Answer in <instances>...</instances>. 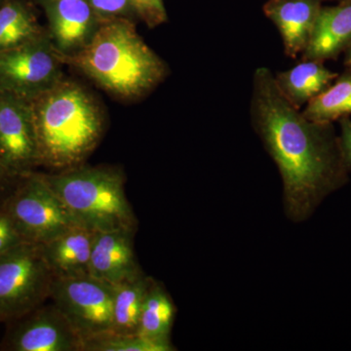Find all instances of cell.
Returning <instances> with one entry per match:
<instances>
[{"mask_svg":"<svg viewBox=\"0 0 351 351\" xmlns=\"http://www.w3.org/2000/svg\"><path fill=\"white\" fill-rule=\"evenodd\" d=\"M48 20V34L62 56L82 51L93 39L101 19L87 0H38Z\"/></svg>","mask_w":351,"mask_h":351,"instance_id":"8fae6325","label":"cell"},{"mask_svg":"<svg viewBox=\"0 0 351 351\" xmlns=\"http://www.w3.org/2000/svg\"><path fill=\"white\" fill-rule=\"evenodd\" d=\"M11 179H14V178L11 177L10 174L7 172L5 168H4L3 164H2L1 160H0V189L3 188L4 184H6L8 180Z\"/></svg>","mask_w":351,"mask_h":351,"instance_id":"484cf974","label":"cell"},{"mask_svg":"<svg viewBox=\"0 0 351 351\" xmlns=\"http://www.w3.org/2000/svg\"><path fill=\"white\" fill-rule=\"evenodd\" d=\"M323 1L339 2L341 1V0H323Z\"/></svg>","mask_w":351,"mask_h":351,"instance_id":"83f0119b","label":"cell"},{"mask_svg":"<svg viewBox=\"0 0 351 351\" xmlns=\"http://www.w3.org/2000/svg\"><path fill=\"white\" fill-rule=\"evenodd\" d=\"M40 165L75 167L101 137L100 108L77 83L62 80L32 100Z\"/></svg>","mask_w":351,"mask_h":351,"instance_id":"3957f363","label":"cell"},{"mask_svg":"<svg viewBox=\"0 0 351 351\" xmlns=\"http://www.w3.org/2000/svg\"><path fill=\"white\" fill-rule=\"evenodd\" d=\"M2 1H3V0H0V3H1Z\"/></svg>","mask_w":351,"mask_h":351,"instance_id":"f1b7e54d","label":"cell"},{"mask_svg":"<svg viewBox=\"0 0 351 351\" xmlns=\"http://www.w3.org/2000/svg\"><path fill=\"white\" fill-rule=\"evenodd\" d=\"M0 160L13 178L40 165L32 101L0 91Z\"/></svg>","mask_w":351,"mask_h":351,"instance_id":"9c48e42d","label":"cell"},{"mask_svg":"<svg viewBox=\"0 0 351 351\" xmlns=\"http://www.w3.org/2000/svg\"><path fill=\"white\" fill-rule=\"evenodd\" d=\"M138 19L147 27H156L167 22L168 15L164 0H131Z\"/></svg>","mask_w":351,"mask_h":351,"instance_id":"603a6c76","label":"cell"},{"mask_svg":"<svg viewBox=\"0 0 351 351\" xmlns=\"http://www.w3.org/2000/svg\"><path fill=\"white\" fill-rule=\"evenodd\" d=\"M83 351H171L174 348L161 345L138 334L108 332L83 343Z\"/></svg>","mask_w":351,"mask_h":351,"instance_id":"44dd1931","label":"cell"},{"mask_svg":"<svg viewBox=\"0 0 351 351\" xmlns=\"http://www.w3.org/2000/svg\"><path fill=\"white\" fill-rule=\"evenodd\" d=\"M339 121L341 126L339 138L341 154L346 168L351 172V119L350 117H345Z\"/></svg>","mask_w":351,"mask_h":351,"instance_id":"d4e9b609","label":"cell"},{"mask_svg":"<svg viewBox=\"0 0 351 351\" xmlns=\"http://www.w3.org/2000/svg\"><path fill=\"white\" fill-rule=\"evenodd\" d=\"M152 280L141 271L113 286L112 332L137 334L145 295Z\"/></svg>","mask_w":351,"mask_h":351,"instance_id":"e0dca14e","label":"cell"},{"mask_svg":"<svg viewBox=\"0 0 351 351\" xmlns=\"http://www.w3.org/2000/svg\"><path fill=\"white\" fill-rule=\"evenodd\" d=\"M351 46V0L322 6L302 60L325 63L337 60Z\"/></svg>","mask_w":351,"mask_h":351,"instance_id":"5bb4252c","label":"cell"},{"mask_svg":"<svg viewBox=\"0 0 351 351\" xmlns=\"http://www.w3.org/2000/svg\"><path fill=\"white\" fill-rule=\"evenodd\" d=\"M339 75L326 68L323 62L302 60L293 68L274 76L284 97L294 107L301 108L329 87Z\"/></svg>","mask_w":351,"mask_h":351,"instance_id":"2e32d148","label":"cell"},{"mask_svg":"<svg viewBox=\"0 0 351 351\" xmlns=\"http://www.w3.org/2000/svg\"><path fill=\"white\" fill-rule=\"evenodd\" d=\"M323 0H267L265 15L282 38L286 56L295 59L306 50L313 34Z\"/></svg>","mask_w":351,"mask_h":351,"instance_id":"4fadbf2b","label":"cell"},{"mask_svg":"<svg viewBox=\"0 0 351 351\" xmlns=\"http://www.w3.org/2000/svg\"><path fill=\"white\" fill-rule=\"evenodd\" d=\"M250 119L280 172L286 213L293 221H306L348 182L350 171L332 123L307 119L281 93L274 73L265 66L254 73Z\"/></svg>","mask_w":351,"mask_h":351,"instance_id":"6da1fadb","label":"cell"},{"mask_svg":"<svg viewBox=\"0 0 351 351\" xmlns=\"http://www.w3.org/2000/svg\"><path fill=\"white\" fill-rule=\"evenodd\" d=\"M45 178L80 226L95 232L135 230V216L119 171L73 167Z\"/></svg>","mask_w":351,"mask_h":351,"instance_id":"277c9868","label":"cell"},{"mask_svg":"<svg viewBox=\"0 0 351 351\" xmlns=\"http://www.w3.org/2000/svg\"><path fill=\"white\" fill-rule=\"evenodd\" d=\"M54 279L41 245L23 241L0 254V322L18 319L43 304Z\"/></svg>","mask_w":351,"mask_h":351,"instance_id":"8992f818","label":"cell"},{"mask_svg":"<svg viewBox=\"0 0 351 351\" xmlns=\"http://www.w3.org/2000/svg\"><path fill=\"white\" fill-rule=\"evenodd\" d=\"M302 114L307 119L332 123L351 115V71L346 69L324 91L306 104Z\"/></svg>","mask_w":351,"mask_h":351,"instance_id":"ffe728a7","label":"cell"},{"mask_svg":"<svg viewBox=\"0 0 351 351\" xmlns=\"http://www.w3.org/2000/svg\"><path fill=\"white\" fill-rule=\"evenodd\" d=\"M132 230L96 232L90 276L115 286L137 276L142 270L136 261Z\"/></svg>","mask_w":351,"mask_h":351,"instance_id":"7c38bea8","label":"cell"},{"mask_svg":"<svg viewBox=\"0 0 351 351\" xmlns=\"http://www.w3.org/2000/svg\"><path fill=\"white\" fill-rule=\"evenodd\" d=\"M101 19L126 18L135 20L138 18L131 0H87Z\"/></svg>","mask_w":351,"mask_h":351,"instance_id":"7402d4cb","label":"cell"},{"mask_svg":"<svg viewBox=\"0 0 351 351\" xmlns=\"http://www.w3.org/2000/svg\"><path fill=\"white\" fill-rule=\"evenodd\" d=\"M63 66L46 32L34 40L0 52V91L34 100L63 80Z\"/></svg>","mask_w":351,"mask_h":351,"instance_id":"52a82bcc","label":"cell"},{"mask_svg":"<svg viewBox=\"0 0 351 351\" xmlns=\"http://www.w3.org/2000/svg\"><path fill=\"white\" fill-rule=\"evenodd\" d=\"M46 32L29 2L3 0L0 3V52L34 40Z\"/></svg>","mask_w":351,"mask_h":351,"instance_id":"ac0fdd59","label":"cell"},{"mask_svg":"<svg viewBox=\"0 0 351 351\" xmlns=\"http://www.w3.org/2000/svg\"><path fill=\"white\" fill-rule=\"evenodd\" d=\"M61 56L99 86L123 99L151 93L168 75L167 64L138 36L134 21L101 19L93 39L80 52Z\"/></svg>","mask_w":351,"mask_h":351,"instance_id":"7a4b0ae2","label":"cell"},{"mask_svg":"<svg viewBox=\"0 0 351 351\" xmlns=\"http://www.w3.org/2000/svg\"><path fill=\"white\" fill-rule=\"evenodd\" d=\"M25 241L5 210L0 206V254Z\"/></svg>","mask_w":351,"mask_h":351,"instance_id":"cb8c5ba5","label":"cell"},{"mask_svg":"<svg viewBox=\"0 0 351 351\" xmlns=\"http://www.w3.org/2000/svg\"><path fill=\"white\" fill-rule=\"evenodd\" d=\"M176 315V306L170 295L161 284L152 280L141 313L137 334L171 346V332Z\"/></svg>","mask_w":351,"mask_h":351,"instance_id":"d6986e66","label":"cell"},{"mask_svg":"<svg viewBox=\"0 0 351 351\" xmlns=\"http://www.w3.org/2000/svg\"><path fill=\"white\" fill-rule=\"evenodd\" d=\"M343 54H345V60H343L345 68L348 69V71H351V46Z\"/></svg>","mask_w":351,"mask_h":351,"instance_id":"4316f807","label":"cell"},{"mask_svg":"<svg viewBox=\"0 0 351 351\" xmlns=\"http://www.w3.org/2000/svg\"><path fill=\"white\" fill-rule=\"evenodd\" d=\"M9 324L3 350L82 351V339L53 302L41 304Z\"/></svg>","mask_w":351,"mask_h":351,"instance_id":"30bf717a","label":"cell"},{"mask_svg":"<svg viewBox=\"0 0 351 351\" xmlns=\"http://www.w3.org/2000/svg\"><path fill=\"white\" fill-rule=\"evenodd\" d=\"M113 286L86 276L55 278L50 299L84 343L112 332Z\"/></svg>","mask_w":351,"mask_h":351,"instance_id":"ba28073f","label":"cell"},{"mask_svg":"<svg viewBox=\"0 0 351 351\" xmlns=\"http://www.w3.org/2000/svg\"><path fill=\"white\" fill-rule=\"evenodd\" d=\"M96 232L78 226L41 245L44 258L55 278L86 276Z\"/></svg>","mask_w":351,"mask_h":351,"instance_id":"9a60e30c","label":"cell"},{"mask_svg":"<svg viewBox=\"0 0 351 351\" xmlns=\"http://www.w3.org/2000/svg\"><path fill=\"white\" fill-rule=\"evenodd\" d=\"M0 206L12 219L23 239L31 243H47L80 226L45 175L31 172L22 176Z\"/></svg>","mask_w":351,"mask_h":351,"instance_id":"5b68a950","label":"cell"}]
</instances>
